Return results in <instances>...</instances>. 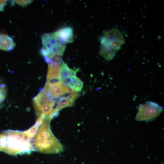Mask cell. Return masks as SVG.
<instances>
[{
    "instance_id": "7",
    "label": "cell",
    "mask_w": 164,
    "mask_h": 164,
    "mask_svg": "<svg viewBox=\"0 0 164 164\" xmlns=\"http://www.w3.org/2000/svg\"><path fill=\"white\" fill-rule=\"evenodd\" d=\"M52 62L48 64L47 80L60 79L61 67L63 63L61 56H55Z\"/></svg>"
},
{
    "instance_id": "11",
    "label": "cell",
    "mask_w": 164,
    "mask_h": 164,
    "mask_svg": "<svg viewBox=\"0 0 164 164\" xmlns=\"http://www.w3.org/2000/svg\"><path fill=\"white\" fill-rule=\"evenodd\" d=\"M15 45L12 38L7 34H0V49L5 51L12 50Z\"/></svg>"
},
{
    "instance_id": "6",
    "label": "cell",
    "mask_w": 164,
    "mask_h": 164,
    "mask_svg": "<svg viewBox=\"0 0 164 164\" xmlns=\"http://www.w3.org/2000/svg\"><path fill=\"white\" fill-rule=\"evenodd\" d=\"M163 110V107L157 103L147 101L138 107L136 120L146 121H153L160 115Z\"/></svg>"
},
{
    "instance_id": "14",
    "label": "cell",
    "mask_w": 164,
    "mask_h": 164,
    "mask_svg": "<svg viewBox=\"0 0 164 164\" xmlns=\"http://www.w3.org/2000/svg\"><path fill=\"white\" fill-rule=\"evenodd\" d=\"M32 0H13L14 2L21 5L22 7H25L31 3Z\"/></svg>"
},
{
    "instance_id": "8",
    "label": "cell",
    "mask_w": 164,
    "mask_h": 164,
    "mask_svg": "<svg viewBox=\"0 0 164 164\" xmlns=\"http://www.w3.org/2000/svg\"><path fill=\"white\" fill-rule=\"evenodd\" d=\"M45 87L48 89L55 99L65 95L69 90V88L61 82L50 86L45 85Z\"/></svg>"
},
{
    "instance_id": "1",
    "label": "cell",
    "mask_w": 164,
    "mask_h": 164,
    "mask_svg": "<svg viewBox=\"0 0 164 164\" xmlns=\"http://www.w3.org/2000/svg\"><path fill=\"white\" fill-rule=\"evenodd\" d=\"M51 118L46 116L33 139L35 150L45 154L60 153L64 150L63 145L53 133L50 126Z\"/></svg>"
},
{
    "instance_id": "15",
    "label": "cell",
    "mask_w": 164,
    "mask_h": 164,
    "mask_svg": "<svg viewBox=\"0 0 164 164\" xmlns=\"http://www.w3.org/2000/svg\"><path fill=\"white\" fill-rule=\"evenodd\" d=\"M7 1V0H0V12L4 11V7Z\"/></svg>"
},
{
    "instance_id": "10",
    "label": "cell",
    "mask_w": 164,
    "mask_h": 164,
    "mask_svg": "<svg viewBox=\"0 0 164 164\" xmlns=\"http://www.w3.org/2000/svg\"><path fill=\"white\" fill-rule=\"evenodd\" d=\"M77 71L70 68L67 63L63 62L60 77L61 82L67 85L68 80L71 77L76 76Z\"/></svg>"
},
{
    "instance_id": "5",
    "label": "cell",
    "mask_w": 164,
    "mask_h": 164,
    "mask_svg": "<svg viewBox=\"0 0 164 164\" xmlns=\"http://www.w3.org/2000/svg\"><path fill=\"white\" fill-rule=\"evenodd\" d=\"M40 37L43 45L40 52L43 56L52 59L55 56H61L63 55L66 45L59 42L57 31L43 34Z\"/></svg>"
},
{
    "instance_id": "9",
    "label": "cell",
    "mask_w": 164,
    "mask_h": 164,
    "mask_svg": "<svg viewBox=\"0 0 164 164\" xmlns=\"http://www.w3.org/2000/svg\"><path fill=\"white\" fill-rule=\"evenodd\" d=\"M56 31L58 39L61 44L66 45L67 43H72L73 42V33L72 28L66 27Z\"/></svg>"
},
{
    "instance_id": "12",
    "label": "cell",
    "mask_w": 164,
    "mask_h": 164,
    "mask_svg": "<svg viewBox=\"0 0 164 164\" xmlns=\"http://www.w3.org/2000/svg\"><path fill=\"white\" fill-rule=\"evenodd\" d=\"M67 86L77 92L81 91L83 86V82L75 76L71 77L68 80Z\"/></svg>"
},
{
    "instance_id": "3",
    "label": "cell",
    "mask_w": 164,
    "mask_h": 164,
    "mask_svg": "<svg viewBox=\"0 0 164 164\" xmlns=\"http://www.w3.org/2000/svg\"><path fill=\"white\" fill-rule=\"evenodd\" d=\"M100 55L107 60H111L125 42L123 35L117 29L105 32L100 39Z\"/></svg>"
},
{
    "instance_id": "13",
    "label": "cell",
    "mask_w": 164,
    "mask_h": 164,
    "mask_svg": "<svg viewBox=\"0 0 164 164\" xmlns=\"http://www.w3.org/2000/svg\"><path fill=\"white\" fill-rule=\"evenodd\" d=\"M6 88L5 85L0 84V104L2 103L6 97Z\"/></svg>"
},
{
    "instance_id": "4",
    "label": "cell",
    "mask_w": 164,
    "mask_h": 164,
    "mask_svg": "<svg viewBox=\"0 0 164 164\" xmlns=\"http://www.w3.org/2000/svg\"><path fill=\"white\" fill-rule=\"evenodd\" d=\"M56 101L48 89L44 87L42 91L33 99L36 114L38 116L41 114L55 116L58 113L56 110Z\"/></svg>"
},
{
    "instance_id": "2",
    "label": "cell",
    "mask_w": 164,
    "mask_h": 164,
    "mask_svg": "<svg viewBox=\"0 0 164 164\" xmlns=\"http://www.w3.org/2000/svg\"><path fill=\"white\" fill-rule=\"evenodd\" d=\"M35 150L32 142L25 136L23 131L9 130L0 133V151L15 155Z\"/></svg>"
}]
</instances>
